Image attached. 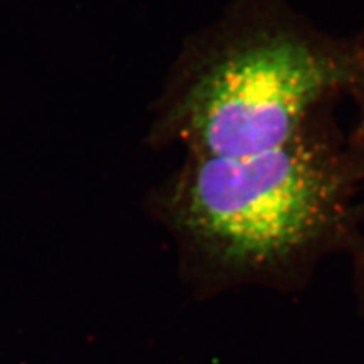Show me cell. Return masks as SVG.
<instances>
[{
  "label": "cell",
  "mask_w": 364,
  "mask_h": 364,
  "mask_svg": "<svg viewBox=\"0 0 364 364\" xmlns=\"http://www.w3.org/2000/svg\"><path fill=\"white\" fill-rule=\"evenodd\" d=\"M350 88L360 99L361 112L355 132L352 134L349 151L355 159L361 178H364V37L354 46V79Z\"/></svg>",
  "instance_id": "3"
},
{
  "label": "cell",
  "mask_w": 364,
  "mask_h": 364,
  "mask_svg": "<svg viewBox=\"0 0 364 364\" xmlns=\"http://www.w3.org/2000/svg\"><path fill=\"white\" fill-rule=\"evenodd\" d=\"M352 79L354 46L321 36L286 0H235L182 49L149 140L191 156L264 152L298 135Z\"/></svg>",
  "instance_id": "2"
},
{
  "label": "cell",
  "mask_w": 364,
  "mask_h": 364,
  "mask_svg": "<svg viewBox=\"0 0 364 364\" xmlns=\"http://www.w3.org/2000/svg\"><path fill=\"white\" fill-rule=\"evenodd\" d=\"M358 282H360V289L361 293L364 294V249L361 250L360 254V259H358Z\"/></svg>",
  "instance_id": "4"
},
{
  "label": "cell",
  "mask_w": 364,
  "mask_h": 364,
  "mask_svg": "<svg viewBox=\"0 0 364 364\" xmlns=\"http://www.w3.org/2000/svg\"><path fill=\"white\" fill-rule=\"evenodd\" d=\"M360 179L350 151L313 119L264 152L187 155L151 205L202 291L247 284L290 289L345 240Z\"/></svg>",
  "instance_id": "1"
}]
</instances>
